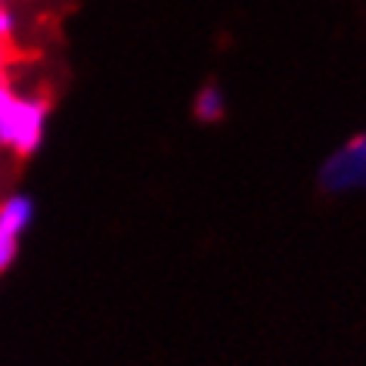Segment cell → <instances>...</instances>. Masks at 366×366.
Segmentation results:
<instances>
[{
    "label": "cell",
    "instance_id": "cell-4",
    "mask_svg": "<svg viewBox=\"0 0 366 366\" xmlns=\"http://www.w3.org/2000/svg\"><path fill=\"white\" fill-rule=\"evenodd\" d=\"M34 221V199L25 193H13L0 202V224L10 227L13 233H25Z\"/></svg>",
    "mask_w": 366,
    "mask_h": 366
},
{
    "label": "cell",
    "instance_id": "cell-2",
    "mask_svg": "<svg viewBox=\"0 0 366 366\" xmlns=\"http://www.w3.org/2000/svg\"><path fill=\"white\" fill-rule=\"evenodd\" d=\"M320 189L329 196L363 193L366 189V131L345 140L335 152L326 155L317 174Z\"/></svg>",
    "mask_w": 366,
    "mask_h": 366
},
{
    "label": "cell",
    "instance_id": "cell-7",
    "mask_svg": "<svg viewBox=\"0 0 366 366\" xmlns=\"http://www.w3.org/2000/svg\"><path fill=\"white\" fill-rule=\"evenodd\" d=\"M4 69H6V44L0 41V75H4Z\"/></svg>",
    "mask_w": 366,
    "mask_h": 366
},
{
    "label": "cell",
    "instance_id": "cell-1",
    "mask_svg": "<svg viewBox=\"0 0 366 366\" xmlns=\"http://www.w3.org/2000/svg\"><path fill=\"white\" fill-rule=\"evenodd\" d=\"M50 103L47 97H25L0 81V146L22 159L41 149L47 134Z\"/></svg>",
    "mask_w": 366,
    "mask_h": 366
},
{
    "label": "cell",
    "instance_id": "cell-3",
    "mask_svg": "<svg viewBox=\"0 0 366 366\" xmlns=\"http://www.w3.org/2000/svg\"><path fill=\"white\" fill-rule=\"evenodd\" d=\"M193 118L202 124H217L227 118V90L217 81H205L193 97Z\"/></svg>",
    "mask_w": 366,
    "mask_h": 366
},
{
    "label": "cell",
    "instance_id": "cell-5",
    "mask_svg": "<svg viewBox=\"0 0 366 366\" xmlns=\"http://www.w3.org/2000/svg\"><path fill=\"white\" fill-rule=\"evenodd\" d=\"M19 239H22L19 233H13L10 227L0 224V273L13 267L16 254H19Z\"/></svg>",
    "mask_w": 366,
    "mask_h": 366
},
{
    "label": "cell",
    "instance_id": "cell-6",
    "mask_svg": "<svg viewBox=\"0 0 366 366\" xmlns=\"http://www.w3.org/2000/svg\"><path fill=\"white\" fill-rule=\"evenodd\" d=\"M13 29H16V19H13V13L4 6V0H0V41H10V34H13Z\"/></svg>",
    "mask_w": 366,
    "mask_h": 366
}]
</instances>
